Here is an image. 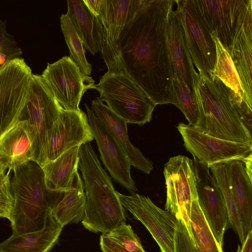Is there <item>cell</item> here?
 Returning <instances> with one entry per match:
<instances>
[{
	"mask_svg": "<svg viewBox=\"0 0 252 252\" xmlns=\"http://www.w3.org/2000/svg\"><path fill=\"white\" fill-rule=\"evenodd\" d=\"M99 244L102 252H130L106 233L101 235Z\"/></svg>",
	"mask_w": 252,
	"mask_h": 252,
	"instance_id": "obj_36",
	"label": "cell"
},
{
	"mask_svg": "<svg viewBox=\"0 0 252 252\" xmlns=\"http://www.w3.org/2000/svg\"><path fill=\"white\" fill-rule=\"evenodd\" d=\"M199 205L214 237L222 247L223 236L228 224L224 199L209 168L193 158Z\"/></svg>",
	"mask_w": 252,
	"mask_h": 252,
	"instance_id": "obj_15",
	"label": "cell"
},
{
	"mask_svg": "<svg viewBox=\"0 0 252 252\" xmlns=\"http://www.w3.org/2000/svg\"><path fill=\"white\" fill-rule=\"evenodd\" d=\"M163 173L166 188L165 210L184 223L193 241L190 217L192 202L197 199V193L193 161L182 155L171 157L165 164Z\"/></svg>",
	"mask_w": 252,
	"mask_h": 252,
	"instance_id": "obj_9",
	"label": "cell"
},
{
	"mask_svg": "<svg viewBox=\"0 0 252 252\" xmlns=\"http://www.w3.org/2000/svg\"><path fill=\"white\" fill-rule=\"evenodd\" d=\"M186 45L199 72L214 75L216 49L212 34L202 18L195 0H175Z\"/></svg>",
	"mask_w": 252,
	"mask_h": 252,
	"instance_id": "obj_11",
	"label": "cell"
},
{
	"mask_svg": "<svg viewBox=\"0 0 252 252\" xmlns=\"http://www.w3.org/2000/svg\"><path fill=\"white\" fill-rule=\"evenodd\" d=\"M86 201L84 182L77 170L64 191L63 198L53 209L51 215L63 228L69 223H77L84 217Z\"/></svg>",
	"mask_w": 252,
	"mask_h": 252,
	"instance_id": "obj_24",
	"label": "cell"
},
{
	"mask_svg": "<svg viewBox=\"0 0 252 252\" xmlns=\"http://www.w3.org/2000/svg\"><path fill=\"white\" fill-rule=\"evenodd\" d=\"M41 75L59 103L66 110H80L83 95L94 85L92 77L85 75L70 56L48 63Z\"/></svg>",
	"mask_w": 252,
	"mask_h": 252,
	"instance_id": "obj_13",
	"label": "cell"
},
{
	"mask_svg": "<svg viewBox=\"0 0 252 252\" xmlns=\"http://www.w3.org/2000/svg\"><path fill=\"white\" fill-rule=\"evenodd\" d=\"M212 36L216 49V61L213 76L216 75L227 87L248 105L245 100L239 77L230 55L224 48L216 36Z\"/></svg>",
	"mask_w": 252,
	"mask_h": 252,
	"instance_id": "obj_28",
	"label": "cell"
},
{
	"mask_svg": "<svg viewBox=\"0 0 252 252\" xmlns=\"http://www.w3.org/2000/svg\"><path fill=\"white\" fill-rule=\"evenodd\" d=\"M173 86L176 100L175 106L184 114L189 125L198 128L200 121V113L195 93L189 91L175 75Z\"/></svg>",
	"mask_w": 252,
	"mask_h": 252,
	"instance_id": "obj_31",
	"label": "cell"
},
{
	"mask_svg": "<svg viewBox=\"0 0 252 252\" xmlns=\"http://www.w3.org/2000/svg\"><path fill=\"white\" fill-rule=\"evenodd\" d=\"M89 125L97 145L100 158L113 179L130 193L137 190L130 175L131 162L105 126L85 104Z\"/></svg>",
	"mask_w": 252,
	"mask_h": 252,
	"instance_id": "obj_16",
	"label": "cell"
},
{
	"mask_svg": "<svg viewBox=\"0 0 252 252\" xmlns=\"http://www.w3.org/2000/svg\"><path fill=\"white\" fill-rule=\"evenodd\" d=\"M79 147L68 150L42 167L49 189L60 191L67 189L73 174L78 168Z\"/></svg>",
	"mask_w": 252,
	"mask_h": 252,
	"instance_id": "obj_26",
	"label": "cell"
},
{
	"mask_svg": "<svg viewBox=\"0 0 252 252\" xmlns=\"http://www.w3.org/2000/svg\"><path fill=\"white\" fill-rule=\"evenodd\" d=\"M33 161L31 143L23 122H18L0 139V164L5 170H13Z\"/></svg>",
	"mask_w": 252,
	"mask_h": 252,
	"instance_id": "obj_23",
	"label": "cell"
},
{
	"mask_svg": "<svg viewBox=\"0 0 252 252\" xmlns=\"http://www.w3.org/2000/svg\"><path fill=\"white\" fill-rule=\"evenodd\" d=\"M175 0H141L118 43L121 71L156 105L176 106L167 31Z\"/></svg>",
	"mask_w": 252,
	"mask_h": 252,
	"instance_id": "obj_1",
	"label": "cell"
},
{
	"mask_svg": "<svg viewBox=\"0 0 252 252\" xmlns=\"http://www.w3.org/2000/svg\"><path fill=\"white\" fill-rule=\"evenodd\" d=\"M94 139L87 115L83 111L63 109L49 137L47 163L55 160L68 150Z\"/></svg>",
	"mask_w": 252,
	"mask_h": 252,
	"instance_id": "obj_17",
	"label": "cell"
},
{
	"mask_svg": "<svg viewBox=\"0 0 252 252\" xmlns=\"http://www.w3.org/2000/svg\"><path fill=\"white\" fill-rule=\"evenodd\" d=\"M23 54L14 37L6 31L5 24L0 18V69L9 61Z\"/></svg>",
	"mask_w": 252,
	"mask_h": 252,
	"instance_id": "obj_33",
	"label": "cell"
},
{
	"mask_svg": "<svg viewBox=\"0 0 252 252\" xmlns=\"http://www.w3.org/2000/svg\"><path fill=\"white\" fill-rule=\"evenodd\" d=\"M32 74L20 57L0 69V139L18 122L28 100Z\"/></svg>",
	"mask_w": 252,
	"mask_h": 252,
	"instance_id": "obj_10",
	"label": "cell"
},
{
	"mask_svg": "<svg viewBox=\"0 0 252 252\" xmlns=\"http://www.w3.org/2000/svg\"><path fill=\"white\" fill-rule=\"evenodd\" d=\"M239 252H252V229L248 233Z\"/></svg>",
	"mask_w": 252,
	"mask_h": 252,
	"instance_id": "obj_37",
	"label": "cell"
},
{
	"mask_svg": "<svg viewBox=\"0 0 252 252\" xmlns=\"http://www.w3.org/2000/svg\"><path fill=\"white\" fill-rule=\"evenodd\" d=\"M190 219L193 241L198 252H223L206 221L197 199L192 202Z\"/></svg>",
	"mask_w": 252,
	"mask_h": 252,
	"instance_id": "obj_29",
	"label": "cell"
},
{
	"mask_svg": "<svg viewBox=\"0 0 252 252\" xmlns=\"http://www.w3.org/2000/svg\"><path fill=\"white\" fill-rule=\"evenodd\" d=\"M106 234L130 252H146L137 234L126 222Z\"/></svg>",
	"mask_w": 252,
	"mask_h": 252,
	"instance_id": "obj_32",
	"label": "cell"
},
{
	"mask_svg": "<svg viewBox=\"0 0 252 252\" xmlns=\"http://www.w3.org/2000/svg\"><path fill=\"white\" fill-rule=\"evenodd\" d=\"M252 157L227 162L233 194L246 235L252 226Z\"/></svg>",
	"mask_w": 252,
	"mask_h": 252,
	"instance_id": "obj_20",
	"label": "cell"
},
{
	"mask_svg": "<svg viewBox=\"0 0 252 252\" xmlns=\"http://www.w3.org/2000/svg\"><path fill=\"white\" fill-rule=\"evenodd\" d=\"M198 74L194 87L200 113L198 128L220 139L252 143V108L216 75Z\"/></svg>",
	"mask_w": 252,
	"mask_h": 252,
	"instance_id": "obj_2",
	"label": "cell"
},
{
	"mask_svg": "<svg viewBox=\"0 0 252 252\" xmlns=\"http://www.w3.org/2000/svg\"><path fill=\"white\" fill-rule=\"evenodd\" d=\"M118 195L125 210L146 227L161 252H175L174 236L179 220L171 212L163 210L147 196L135 192Z\"/></svg>",
	"mask_w": 252,
	"mask_h": 252,
	"instance_id": "obj_14",
	"label": "cell"
},
{
	"mask_svg": "<svg viewBox=\"0 0 252 252\" xmlns=\"http://www.w3.org/2000/svg\"><path fill=\"white\" fill-rule=\"evenodd\" d=\"M9 172L0 174V217L12 220L14 206Z\"/></svg>",
	"mask_w": 252,
	"mask_h": 252,
	"instance_id": "obj_34",
	"label": "cell"
},
{
	"mask_svg": "<svg viewBox=\"0 0 252 252\" xmlns=\"http://www.w3.org/2000/svg\"><path fill=\"white\" fill-rule=\"evenodd\" d=\"M78 168L83 179L86 208L84 227L107 233L126 222L124 209L111 178L101 165L90 142L79 147Z\"/></svg>",
	"mask_w": 252,
	"mask_h": 252,
	"instance_id": "obj_4",
	"label": "cell"
},
{
	"mask_svg": "<svg viewBox=\"0 0 252 252\" xmlns=\"http://www.w3.org/2000/svg\"><path fill=\"white\" fill-rule=\"evenodd\" d=\"M141 0H89L86 5L103 27L101 50L107 71H121L118 43L124 28L138 10Z\"/></svg>",
	"mask_w": 252,
	"mask_h": 252,
	"instance_id": "obj_7",
	"label": "cell"
},
{
	"mask_svg": "<svg viewBox=\"0 0 252 252\" xmlns=\"http://www.w3.org/2000/svg\"><path fill=\"white\" fill-rule=\"evenodd\" d=\"M230 55L238 73L246 102L252 108V18L244 26Z\"/></svg>",
	"mask_w": 252,
	"mask_h": 252,
	"instance_id": "obj_25",
	"label": "cell"
},
{
	"mask_svg": "<svg viewBox=\"0 0 252 252\" xmlns=\"http://www.w3.org/2000/svg\"><path fill=\"white\" fill-rule=\"evenodd\" d=\"M10 187L14 198L11 225L13 235L43 229L64 191L49 189L41 166L31 161L13 170Z\"/></svg>",
	"mask_w": 252,
	"mask_h": 252,
	"instance_id": "obj_3",
	"label": "cell"
},
{
	"mask_svg": "<svg viewBox=\"0 0 252 252\" xmlns=\"http://www.w3.org/2000/svg\"><path fill=\"white\" fill-rule=\"evenodd\" d=\"M63 228L51 215L43 229L12 235L0 244V252H49L57 242Z\"/></svg>",
	"mask_w": 252,
	"mask_h": 252,
	"instance_id": "obj_22",
	"label": "cell"
},
{
	"mask_svg": "<svg viewBox=\"0 0 252 252\" xmlns=\"http://www.w3.org/2000/svg\"><path fill=\"white\" fill-rule=\"evenodd\" d=\"M223 194L228 215V224L239 237L241 246L247 235L242 225L227 173V163L216 164L209 167Z\"/></svg>",
	"mask_w": 252,
	"mask_h": 252,
	"instance_id": "obj_27",
	"label": "cell"
},
{
	"mask_svg": "<svg viewBox=\"0 0 252 252\" xmlns=\"http://www.w3.org/2000/svg\"><path fill=\"white\" fill-rule=\"evenodd\" d=\"M67 3L66 14L85 47L93 55L101 51L103 32L97 17L88 9L83 0H67Z\"/></svg>",
	"mask_w": 252,
	"mask_h": 252,
	"instance_id": "obj_21",
	"label": "cell"
},
{
	"mask_svg": "<svg viewBox=\"0 0 252 252\" xmlns=\"http://www.w3.org/2000/svg\"><path fill=\"white\" fill-rule=\"evenodd\" d=\"M168 45L174 75L190 91L194 92L195 83L199 79L187 48L179 14L171 13L167 31Z\"/></svg>",
	"mask_w": 252,
	"mask_h": 252,
	"instance_id": "obj_18",
	"label": "cell"
},
{
	"mask_svg": "<svg viewBox=\"0 0 252 252\" xmlns=\"http://www.w3.org/2000/svg\"><path fill=\"white\" fill-rule=\"evenodd\" d=\"M177 128L187 150L208 168L216 164L244 159L252 155L251 142L217 138L184 123H179Z\"/></svg>",
	"mask_w": 252,
	"mask_h": 252,
	"instance_id": "obj_12",
	"label": "cell"
},
{
	"mask_svg": "<svg viewBox=\"0 0 252 252\" xmlns=\"http://www.w3.org/2000/svg\"><path fill=\"white\" fill-rule=\"evenodd\" d=\"M63 108L41 75L32 74L28 100L19 116L31 143L33 161L47 163V145L55 122Z\"/></svg>",
	"mask_w": 252,
	"mask_h": 252,
	"instance_id": "obj_5",
	"label": "cell"
},
{
	"mask_svg": "<svg viewBox=\"0 0 252 252\" xmlns=\"http://www.w3.org/2000/svg\"><path fill=\"white\" fill-rule=\"evenodd\" d=\"M93 89L108 107L127 123L150 122L156 105L124 71H107Z\"/></svg>",
	"mask_w": 252,
	"mask_h": 252,
	"instance_id": "obj_6",
	"label": "cell"
},
{
	"mask_svg": "<svg viewBox=\"0 0 252 252\" xmlns=\"http://www.w3.org/2000/svg\"><path fill=\"white\" fill-rule=\"evenodd\" d=\"M91 106L96 117L105 126L127 155L131 165L149 174L153 169V163L130 142L127 134V123L103 103L99 97H96L92 101Z\"/></svg>",
	"mask_w": 252,
	"mask_h": 252,
	"instance_id": "obj_19",
	"label": "cell"
},
{
	"mask_svg": "<svg viewBox=\"0 0 252 252\" xmlns=\"http://www.w3.org/2000/svg\"><path fill=\"white\" fill-rule=\"evenodd\" d=\"M5 170L0 164V174L5 172Z\"/></svg>",
	"mask_w": 252,
	"mask_h": 252,
	"instance_id": "obj_38",
	"label": "cell"
},
{
	"mask_svg": "<svg viewBox=\"0 0 252 252\" xmlns=\"http://www.w3.org/2000/svg\"><path fill=\"white\" fill-rule=\"evenodd\" d=\"M175 252H199L184 223L179 220L174 236Z\"/></svg>",
	"mask_w": 252,
	"mask_h": 252,
	"instance_id": "obj_35",
	"label": "cell"
},
{
	"mask_svg": "<svg viewBox=\"0 0 252 252\" xmlns=\"http://www.w3.org/2000/svg\"><path fill=\"white\" fill-rule=\"evenodd\" d=\"M60 23L63 36L69 50L70 57L80 70L85 75L89 76L92 71V64L87 60L82 39L66 14L61 15Z\"/></svg>",
	"mask_w": 252,
	"mask_h": 252,
	"instance_id": "obj_30",
	"label": "cell"
},
{
	"mask_svg": "<svg viewBox=\"0 0 252 252\" xmlns=\"http://www.w3.org/2000/svg\"><path fill=\"white\" fill-rule=\"evenodd\" d=\"M212 35L229 53L247 22L252 18V0H195Z\"/></svg>",
	"mask_w": 252,
	"mask_h": 252,
	"instance_id": "obj_8",
	"label": "cell"
}]
</instances>
